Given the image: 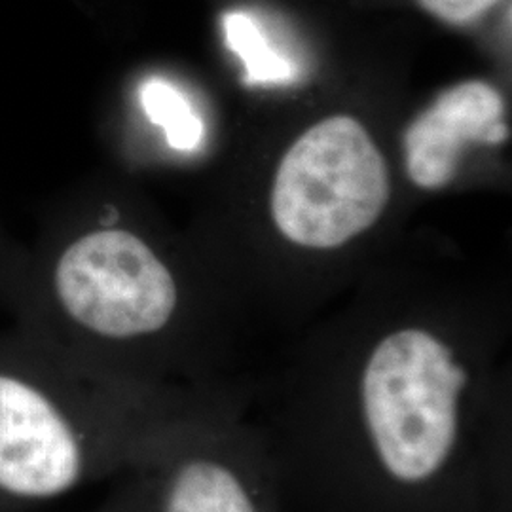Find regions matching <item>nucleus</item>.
Returning <instances> with one entry per match:
<instances>
[{
  "instance_id": "nucleus-7",
  "label": "nucleus",
  "mask_w": 512,
  "mask_h": 512,
  "mask_svg": "<svg viewBox=\"0 0 512 512\" xmlns=\"http://www.w3.org/2000/svg\"><path fill=\"white\" fill-rule=\"evenodd\" d=\"M222 27L228 48L243 61L247 86H285L296 80V67L275 52L251 16L230 12L222 18Z\"/></svg>"
},
{
  "instance_id": "nucleus-10",
  "label": "nucleus",
  "mask_w": 512,
  "mask_h": 512,
  "mask_svg": "<svg viewBox=\"0 0 512 512\" xmlns=\"http://www.w3.org/2000/svg\"><path fill=\"white\" fill-rule=\"evenodd\" d=\"M116 490L109 495V499L93 512H148L145 495L133 475L118 478Z\"/></svg>"
},
{
  "instance_id": "nucleus-1",
  "label": "nucleus",
  "mask_w": 512,
  "mask_h": 512,
  "mask_svg": "<svg viewBox=\"0 0 512 512\" xmlns=\"http://www.w3.org/2000/svg\"><path fill=\"white\" fill-rule=\"evenodd\" d=\"M256 421L285 499L315 512H511L509 393L429 327L387 330L346 380Z\"/></svg>"
},
{
  "instance_id": "nucleus-4",
  "label": "nucleus",
  "mask_w": 512,
  "mask_h": 512,
  "mask_svg": "<svg viewBox=\"0 0 512 512\" xmlns=\"http://www.w3.org/2000/svg\"><path fill=\"white\" fill-rule=\"evenodd\" d=\"M59 315L95 342L128 346L171 329L181 287L164 260L126 230H99L71 243L52 272Z\"/></svg>"
},
{
  "instance_id": "nucleus-3",
  "label": "nucleus",
  "mask_w": 512,
  "mask_h": 512,
  "mask_svg": "<svg viewBox=\"0 0 512 512\" xmlns=\"http://www.w3.org/2000/svg\"><path fill=\"white\" fill-rule=\"evenodd\" d=\"M389 200V175L366 129L330 116L304 131L275 173L272 215L308 249H334L368 230Z\"/></svg>"
},
{
  "instance_id": "nucleus-9",
  "label": "nucleus",
  "mask_w": 512,
  "mask_h": 512,
  "mask_svg": "<svg viewBox=\"0 0 512 512\" xmlns=\"http://www.w3.org/2000/svg\"><path fill=\"white\" fill-rule=\"evenodd\" d=\"M423 10L431 16L450 23V25H467L482 18L501 0H418Z\"/></svg>"
},
{
  "instance_id": "nucleus-2",
  "label": "nucleus",
  "mask_w": 512,
  "mask_h": 512,
  "mask_svg": "<svg viewBox=\"0 0 512 512\" xmlns=\"http://www.w3.org/2000/svg\"><path fill=\"white\" fill-rule=\"evenodd\" d=\"M251 404L234 391L141 384L88 365H0V512L118 480L188 429Z\"/></svg>"
},
{
  "instance_id": "nucleus-5",
  "label": "nucleus",
  "mask_w": 512,
  "mask_h": 512,
  "mask_svg": "<svg viewBox=\"0 0 512 512\" xmlns=\"http://www.w3.org/2000/svg\"><path fill=\"white\" fill-rule=\"evenodd\" d=\"M251 408L203 421L129 473L147 511L283 512L277 463Z\"/></svg>"
},
{
  "instance_id": "nucleus-6",
  "label": "nucleus",
  "mask_w": 512,
  "mask_h": 512,
  "mask_svg": "<svg viewBox=\"0 0 512 512\" xmlns=\"http://www.w3.org/2000/svg\"><path fill=\"white\" fill-rule=\"evenodd\" d=\"M505 103L494 86L469 80L446 90L404 133L406 171L420 188H440L458 173L469 145L507 141Z\"/></svg>"
},
{
  "instance_id": "nucleus-8",
  "label": "nucleus",
  "mask_w": 512,
  "mask_h": 512,
  "mask_svg": "<svg viewBox=\"0 0 512 512\" xmlns=\"http://www.w3.org/2000/svg\"><path fill=\"white\" fill-rule=\"evenodd\" d=\"M141 107L154 126L164 129L167 145L194 152L205 139V126L184 93L164 78H148L139 90Z\"/></svg>"
}]
</instances>
